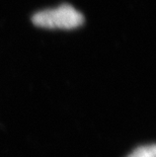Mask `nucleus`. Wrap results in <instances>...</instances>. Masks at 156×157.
Segmentation results:
<instances>
[{"instance_id":"obj_2","label":"nucleus","mask_w":156,"mask_h":157,"mask_svg":"<svg viewBox=\"0 0 156 157\" xmlns=\"http://www.w3.org/2000/svg\"><path fill=\"white\" fill-rule=\"evenodd\" d=\"M127 157H156V148L154 144L138 147Z\"/></svg>"},{"instance_id":"obj_1","label":"nucleus","mask_w":156,"mask_h":157,"mask_svg":"<svg viewBox=\"0 0 156 157\" xmlns=\"http://www.w3.org/2000/svg\"><path fill=\"white\" fill-rule=\"evenodd\" d=\"M84 21L83 16L71 5H61L59 7L46 9L36 13L32 22L44 29H72L80 26Z\"/></svg>"}]
</instances>
